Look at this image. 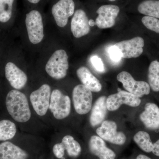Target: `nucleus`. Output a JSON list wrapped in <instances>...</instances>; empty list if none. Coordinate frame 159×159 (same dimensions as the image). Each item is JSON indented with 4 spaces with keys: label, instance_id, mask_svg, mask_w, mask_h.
Masks as SVG:
<instances>
[{
    "label": "nucleus",
    "instance_id": "obj_1",
    "mask_svg": "<svg viewBox=\"0 0 159 159\" xmlns=\"http://www.w3.org/2000/svg\"><path fill=\"white\" fill-rule=\"evenodd\" d=\"M6 103L7 110L15 121L25 122L30 119L31 111L25 94L16 89L12 90L7 94Z\"/></svg>",
    "mask_w": 159,
    "mask_h": 159
},
{
    "label": "nucleus",
    "instance_id": "obj_2",
    "mask_svg": "<svg viewBox=\"0 0 159 159\" xmlns=\"http://www.w3.org/2000/svg\"><path fill=\"white\" fill-rule=\"evenodd\" d=\"M69 67L67 54L64 50L60 49L55 51L49 58L45 70L50 77L60 80L66 76Z\"/></svg>",
    "mask_w": 159,
    "mask_h": 159
},
{
    "label": "nucleus",
    "instance_id": "obj_3",
    "mask_svg": "<svg viewBox=\"0 0 159 159\" xmlns=\"http://www.w3.org/2000/svg\"><path fill=\"white\" fill-rule=\"evenodd\" d=\"M25 24L30 42L39 43L44 37V27L42 15L36 9H32L26 14Z\"/></svg>",
    "mask_w": 159,
    "mask_h": 159
},
{
    "label": "nucleus",
    "instance_id": "obj_4",
    "mask_svg": "<svg viewBox=\"0 0 159 159\" xmlns=\"http://www.w3.org/2000/svg\"><path fill=\"white\" fill-rule=\"evenodd\" d=\"M76 10L75 0H56L51 7V12L57 25L65 27L69 18L74 15Z\"/></svg>",
    "mask_w": 159,
    "mask_h": 159
},
{
    "label": "nucleus",
    "instance_id": "obj_5",
    "mask_svg": "<svg viewBox=\"0 0 159 159\" xmlns=\"http://www.w3.org/2000/svg\"><path fill=\"white\" fill-rule=\"evenodd\" d=\"M49 108L55 119H65L70 113V99L59 90L54 89L51 93Z\"/></svg>",
    "mask_w": 159,
    "mask_h": 159
},
{
    "label": "nucleus",
    "instance_id": "obj_6",
    "mask_svg": "<svg viewBox=\"0 0 159 159\" xmlns=\"http://www.w3.org/2000/svg\"><path fill=\"white\" fill-rule=\"evenodd\" d=\"M73 100L74 108L77 113L87 114L92 107V91L83 84L76 86L73 89Z\"/></svg>",
    "mask_w": 159,
    "mask_h": 159
},
{
    "label": "nucleus",
    "instance_id": "obj_7",
    "mask_svg": "<svg viewBox=\"0 0 159 159\" xmlns=\"http://www.w3.org/2000/svg\"><path fill=\"white\" fill-rule=\"evenodd\" d=\"M120 11V7L115 4L101 5L96 10L98 16L95 20L96 25L100 29L111 28L116 24Z\"/></svg>",
    "mask_w": 159,
    "mask_h": 159
},
{
    "label": "nucleus",
    "instance_id": "obj_8",
    "mask_svg": "<svg viewBox=\"0 0 159 159\" xmlns=\"http://www.w3.org/2000/svg\"><path fill=\"white\" fill-rule=\"evenodd\" d=\"M117 79L122 83L126 90L139 98L150 94L151 89L148 83L144 81H136L128 72L122 71L119 73Z\"/></svg>",
    "mask_w": 159,
    "mask_h": 159
},
{
    "label": "nucleus",
    "instance_id": "obj_9",
    "mask_svg": "<svg viewBox=\"0 0 159 159\" xmlns=\"http://www.w3.org/2000/svg\"><path fill=\"white\" fill-rule=\"evenodd\" d=\"M51 88L48 84H44L31 93L30 101L34 110L40 116L46 115L49 108Z\"/></svg>",
    "mask_w": 159,
    "mask_h": 159
},
{
    "label": "nucleus",
    "instance_id": "obj_10",
    "mask_svg": "<svg viewBox=\"0 0 159 159\" xmlns=\"http://www.w3.org/2000/svg\"><path fill=\"white\" fill-rule=\"evenodd\" d=\"M97 133L101 139L115 145H122L126 138L122 132L117 131L116 123L112 121H103L101 126L97 129Z\"/></svg>",
    "mask_w": 159,
    "mask_h": 159
},
{
    "label": "nucleus",
    "instance_id": "obj_11",
    "mask_svg": "<svg viewBox=\"0 0 159 159\" xmlns=\"http://www.w3.org/2000/svg\"><path fill=\"white\" fill-rule=\"evenodd\" d=\"M141 103L140 98L129 92L122 90L119 91L117 93L110 95L106 100L107 110L110 111L117 110L122 104L136 107Z\"/></svg>",
    "mask_w": 159,
    "mask_h": 159
},
{
    "label": "nucleus",
    "instance_id": "obj_12",
    "mask_svg": "<svg viewBox=\"0 0 159 159\" xmlns=\"http://www.w3.org/2000/svg\"><path fill=\"white\" fill-rule=\"evenodd\" d=\"M115 45L119 49L122 57L136 58L143 53L145 41L142 38L137 36L131 39L116 43Z\"/></svg>",
    "mask_w": 159,
    "mask_h": 159
},
{
    "label": "nucleus",
    "instance_id": "obj_13",
    "mask_svg": "<svg viewBox=\"0 0 159 159\" xmlns=\"http://www.w3.org/2000/svg\"><path fill=\"white\" fill-rule=\"evenodd\" d=\"M89 22L88 16L84 9H76L71 22V30L74 37L79 38L89 33L90 27Z\"/></svg>",
    "mask_w": 159,
    "mask_h": 159
},
{
    "label": "nucleus",
    "instance_id": "obj_14",
    "mask_svg": "<svg viewBox=\"0 0 159 159\" xmlns=\"http://www.w3.org/2000/svg\"><path fill=\"white\" fill-rule=\"evenodd\" d=\"M141 122L149 130L159 129V107L156 103L148 102L145 104L144 111L140 114Z\"/></svg>",
    "mask_w": 159,
    "mask_h": 159
},
{
    "label": "nucleus",
    "instance_id": "obj_15",
    "mask_svg": "<svg viewBox=\"0 0 159 159\" xmlns=\"http://www.w3.org/2000/svg\"><path fill=\"white\" fill-rule=\"evenodd\" d=\"M5 74L10 85L15 89H23L28 81V77L25 73L11 62H8L6 64Z\"/></svg>",
    "mask_w": 159,
    "mask_h": 159
},
{
    "label": "nucleus",
    "instance_id": "obj_16",
    "mask_svg": "<svg viewBox=\"0 0 159 159\" xmlns=\"http://www.w3.org/2000/svg\"><path fill=\"white\" fill-rule=\"evenodd\" d=\"M89 148L91 153L99 159H115L114 152L107 148L103 139L99 136H93L89 142Z\"/></svg>",
    "mask_w": 159,
    "mask_h": 159
},
{
    "label": "nucleus",
    "instance_id": "obj_17",
    "mask_svg": "<svg viewBox=\"0 0 159 159\" xmlns=\"http://www.w3.org/2000/svg\"><path fill=\"white\" fill-rule=\"evenodd\" d=\"M107 98L105 96H102L94 103L90 116V123L93 127L101 124L105 119L108 110L107 107Z\"/></svg>",
    "mask_w": 159,
    "mask_h": 159
},
{
    "label": "nucleus",
    "instance_id": "obj_18",
    "mask_svg": "<svg viewBox=\"0 0 159 159\" xmlns=\"http://www.w3.org/2000/svg\"><path fill=\"white\" fill-rule=\"evenodd\" d=\"M28 157L25 151L11 142L0 144V159H27Z\"/></svg>",
    "mask_w": 159,
    "mask_h": 159
},
{
    "label": "nucleus",
    "instance_id": "obj_19",
    "mask_svg": "<svg viewBox=\"0 0 159 159\" xmlns=\"http://www.w3.org/2000/svg\"><path fill=\"white\" fill-rule=\"evenodd\" d=\"M77 74L83 84L92 92L97 93L102 89V85L99 80L85 66L80 67L77 70Z\"/></svg>",
    "mask_w": 159,
    "mask_h": 159
},
{
    "label": "nucleus",
    "instance_id": "obj_20",
    "mask_svg": "<svg viewBox=\"0 0 159 159\" xmlns=\"http://www.w3.org/2000/svg\"><path fill=\"white\" fill-rule=\"evenodd\" d=\"M137 11L144 16L159 19V0H141L138 3Z\"/></svg>",
    "mask_w": 159,
    "mask_h": 159
},
{
    "label": "nucleus",
    "instance_id": "obj_21",
    "mask_svg": "<svg viewBox=\"0 0 159 159\" xmlns=\"http://www.w3.org/2000/svg\"><path fill=\"white\" fill-rule=\"evenodd\" d=\"M148 84L150 89L156 93L159 92V61H152L148 69Z\"/></svg>",
    "mask_w": 159,
    "mask_h": 159
},
{
    "label": "nucleus",
    "instance_id": "obj_22",
    "mask_svg": "<svg viewBox=\"0 0 159 159\" xmlns=\"http://www.w3.org/2000/svg\"><path fill=\"white\" fill-rule=\"evenodd\" d=\"M134 140L138 146L147 153L152 152L153 143L151 141L150 135L146 132L140 131L135 134Z\"/></svg>",
    "mask_w": 159,
    "mask_h": 159
},
{
    "label": "nucleus",
    "instance_id": "obj_23",
    "mask_svg": "<svg viewBox=\"0 0 159 159\" xmlns=\"http://www.w3.org/2000/svg\"><path fill=\"white\" fill-rule=\"evenodd\" d=\"M16 132V126L13 122L9 120L0 121V141L12 139Z\"/></svg>",
    "mask_w": 159,
    "mask_h": 159
},
{
    "label": "nucleus",
    "instance_id": "obj_24",
    "mask_svg": "<svg viewBox=\"0 0 159 159\" xmlns=\"http://www.w3.org/2000/svg\"><path fill=\"white\" fill-rule=\"evenodd\" d=\"M61 143L64 146L65 150L67 151L69 156L77 157L81 153V146L71 136L66 135L64 137Z\"/></svg>",
    "mask_w": 159,
    "mask_h": 159
},
{
    "label": "nucleus",
    "instance_id": "obj_25",
    "mask_svg": "<svg viewBox=\"0 0 159 159\" xmlns=\"http://www.w3.org/2000/svg\"><path fill=\"white\" fill-rule=\"evenodd\" d=\"M15 0H0V22L5 23L11 19Z\"/></svg>",
    "mask_w": 159,
    "mask_h": 159
},
{
    "label": "nucleus",
    "instance_id": "obj_26",
    "mask_svg": "<svg viewBox=\"0 0 159 159\" xmlns=\"http://www.w3.org/2000/svg\"><path fill=\"white\" fill-rule=\"evenodd\" d=\"M142 22L148 30L159 34V19L150 16H144L142 18Z\"/></svg>",
    "mask_w": 159,
    "mask_h": 159
},
{
    "label": "nucleus",
    "instance_id": "obj_27",
    "mask_svg": "<svg viewBox=\"0 0 159 159\" xmlns=\"http://www.w3.org/2000/svg\"><path fill=\"white\" fill-rule=\"evenodd\" d=\"M110 57L112 61L119 62L121 60V53L119 49L116 45H113L110 47L108 50Z\"/></svg>",
    "mask_w": 159,
    "mask_h": 159
},
{
    "label": "nucleus",
    "instance_id": "obj_28",
    "mask_svg": "<svg viewBox=\"0 0 159 159\" xmlns=\"http://www.w3.org/2000/svg\"><path fill=\"white\" fill-rule=\"evenodd\" d=\"M92 65L97 71L99 72H103L104 71V65L102 60L97 55H94L91 57Z\"/></svg>",
    "mask_w": 159,
    "mask_h": 159
},
{
    "label": "nucleus",
    "instance_id": "obj_29",
    "mask_svg": "<svg viewBox=\"0 0 159 159\" xmlns=\"http://www.w3.org/2000/svg\"><path fill=\"white\" fill-rule=\"evenodd\" d=\"M65 148L61 142L55 144L53 148V152L54 155L57 158L59 159L62 158L63 157L65 154Z\"/></svg>",
    "mask_w": 159,
    "mask_h": 159
},
{
    "label": "nucleus",
    "instance_id": "obj_30",
    "mask_svg": "<svg viewBox=\"0 0 159 159\" xmlns=\"http://www.w3.org/2000/svg\"><path fill=\"white\" fill-rule=\"evenodd\" d=\"M152 152L154 155L159 157V139L153 143V147Z\"/></svg>",
    "mask_w": 159,
    "mask_h": 159
},
{
    "label": "nucleus",
    "instance_id": "obj_31",
    "mask_svg": "<svg viewBox=\"0 0 159 159\" xmlns=\"http://www.w3.org/2000/svg\"><path fill=\"white\" fill-rule=\"evenodd\" d=\"M27 2L31 5H37L42 1V0H25Z\"/></svg>",
    "mask_w": 159,
    "mask_h": 159
},
{
    "label": "nucleus",
    "instance_id": "obj_32",
    "mask_svg": "<svg viewBox=\"0 0 159 159\" xmlns=\"http://www.w3.org/2000/svg\"><path fill=\"white\" fill-rule=\"evenodd\" d=\"M135 159H152L149 157L145 155L140 154Z\"/></svg>",
    "mask_w": 159,
    "mask_h": 159
},
{
    "label": "nucleus",
    "instance_id": "obj_33",
    "mask_svg": "<svg viewBox=\"0 0 159 159\" xmlns=\"http://www.w3.org/2000/svg\"><path fill=\"white\" fill-rule=\"evenodd\" d=\"M89 25L90 27H93L95 25H96V23H95V21H94L93 20H89Z\"/></svg>",
    "mask_w": 159,
    "mask_h": 159
},
{
    "label": "nucleus",
    "instance_id": "obj_34",
    "mask_svg": "<svg viewBox=\"0 0 159 159\" xmlns=\"http://www.w3.org/2000/svg\"><path fill=\"white\" fill-rule=\"evenodd\" d=\"M106 1H107V2H109L110 3H115L116 2H117L118 0H106Z\"/></svg>",
    "mask_w": 159,
    "mask_h": 159
}]
</instances>
